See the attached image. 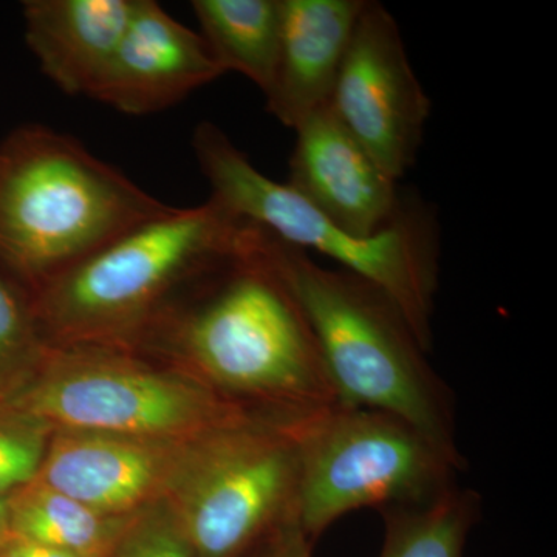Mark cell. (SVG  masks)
<instances>
[{
  "label": "cell",
  "mask_w": 557,
  "mask_h": 557,
  "mask_svg": "<svg viewBox=\"0 0 557 557\" xmlns=\"http://www.w3.org/2000/svg\"><path fill=\"white\" fill-rule=\"evenodd\" d=\"M185 289V288H183ZM178 293L135 351L156 350L222 397L292 423L339 405L317 338L256 225L247 244Z\"/></svg>",
  "instance_id": "1"
},
{
  "label": "cell",
  "mask_w": 557,
  "mask_h": 557,
  "mask_svg": "<svg viewBox=\"0 0 557 557\" xmlns=\"http://www.w3.org/2000/svg\"><path fill=\"white\" fill-rule=\"evenodd\" d=\"M263 247L309 321L341 405L401 418L467 468L453 391L397 304L366 278L325 269L267 230Z\"/></svg>",
  "instance_id": "2"
},
{
  "label": "cell",
  "mask_w": 557,
  "mask_h": 557,
  "mask_svg": "<svg viewBox=\"0 0 557 557\" xmlns=\"http://www.w3.org/2000/svg\"><path fill=\"white\" fill-rule=\"evenodd\" d=\"M255 223L218 200L139 223L35 293L51 346L134 350L171 300L234 252Z\"/></svg>",
  "instance_id": "3"
},
{
  "label": "cell",
  "mask_w": 557,
  "mask_h": 557,
  "mask_svg": "<svg viewBox=\"0 0 557 557\" xmlns=\"http://www.w3.org/2000/svg\"><path fill=\"white\" fill-rule=\"evenodd\" d=\"M171 209L61 132L33 124L0 143V267L33 295Z\"/></svg>",
  "instance_id": "4"
},
{
  "label": "cell",
  "mask_w": 557,
  "mask_h": 557,
  "mask_svg": "<svg viewBox=\"0 0 557 557\" xmlns=\"http://www.w3.org/2000/svg\"><path fill=\"white\" fill-rule=\"evenodd\" d=\"M193 149L211 186V199L278 240L327 256L379 287L397 304L421 346L431 351L438 240L426 212L406 205L386 231L361 239L330 222L287 183L263 175L214 123L203 121L196 127Z\"/></svg>",
  "instance_id": "5"
},
{
  "label": "cell",
  "mask_w": 557,
  "mask_h": 557,
  "mask_svg": "<svg viewBox=\"0 0 557 557\" xmlns=\"http://www.w3.org/2000/svg\"><path fill=\"white\" fill-rule=\"evenodd\" d=\"M11 405L53 429L190 440L263 417L222 397L175 366L127 348L51 346Z\"/></svg>",
  "instance_id": "6"
},
{
  "label": "cell",
  "mask_w": 557,
  "mask_h": 557,
  "mask_svg": "<svg viewBox=\"0 0 557 557\" xmlns=\"http://www.w3.org/2000/svg\"><path fill=\"white\" fill-rule=\"evenodd\" d=\"M289 429L298 449V523L313 544L348 512L435 500L465 471L408 421L381 410L339 403Z\"/></svg>",
  "instance_id": "7"
},
{
  "label": "cell",
  "mask_w": 557,
  "mask_h": 557,
  "mask_svg": "<svg viewBox=\"0 0 557 557\" xmlns=\"http://www.w3.org/2000/svg\"><path fill=\"white\" fill-rule=\"evenodd\" d=\"M289 423L255 417L190 440L164 500L196 557H248L298 518Z\"/></svg>",
  "instance_id": "8"
},
{
  "label": "cell",
  "mask_w": 557,
  "mask_h": 557,
  "mask_svg": "<svg viewBox=\"0 0 557 557\" xmlns=\"http://www.w3.org/2000/svg\"><path fill=\"white\" fill-rule=\"evenodd\" d=\"M335 115L395 182L413 166L431 115L391 11L368 0L330 100Z\"/></svg>",
  "instance_id": "9"
},
{
  "label": "cell",
  "mask_w": 557,
  "mask_h": 557,
  "mask_svg": "<svg viewBox=\"0 0 557 557\" xmlns=\"http://www.w3.org/2000/svg\"><path fill=\"white\" fill-rule=\"evenodd\" d=\"M190 440L54 429L35 480L106 515L132 516L166 496Z\"/></svg>",
  "instance_id": "10"
},
{
  "label": "cell",
  "mask_w": 557,
  "mask_h": 557,
  "mask_svg": "<svg viewBox=\"0 0 557 557\" xmlns=\"http://www.w3.org/2000/svg\"><path fill=\"white\" fill-rule=\"evenodd\" d=\"M287 185L338 228L368 239L397 222L406 205L397 183L325 106L302 121Z\"/></svg>",
  "instance_id": "11"
},
{
  "label": "cell",
  "mask_w": 557,
  "mask_h": 557,
  "mask_svg": "<svg viewBox=\"0 0 557 557\" xmlns=\"http://www.w3.org/2000/svg\"><path fill=\"white\" fill-rule=\"evenodd\" d=\"M223 75L200 33L156 0H135L127 30L91 98L127 115H150Z\"/></svg>",
  "instance_id": "12"
},
{
  "label": "cell",
  "mask_w": 557,
  "mask_h": 557,
  "mask_svg": "<svg viewBox=\"0 0 557 557\" xmlns=\"http://www.w3.org/2000/svg\"><path fill=\"white\" fill-rule=\"evenodd\" d=\"M368 0H282L276 69L267 109L293 131L332 100L341 65Z\"/></svg>",
  "instance_id": "13"
},
{
  "label": "cell",
  "mask_w": 557,
  "mask_h": 557,
  "mask_svg": "<svg viewBox=\"0 0 557 557\" xmlns=\"http://www.w3.org/2000/svg\"><path fill=\"white\" fill-rule=\"evenodd\" d=\"M135 0H28L25 39L65 95L94 97L129 25Z\"/></svg>",
  "instance_id": "14"
},
{
  "label": "cell",
  "mask_w": 557,
  "mask_h": 557,
  "mask_svg": "<svg viewBox=\"0 0 557 557\" xmlns=\"http://www.w3.org/2000/svg\"><path fill=\"white\" fill-rule=\"evenodd\" d=\"M194 13L223 72H237L263 95L276 69L282 0H194Z\"/></svg>",
  "instance_id": "15"
},
{
  "label": "cell",
  "mask_w": 557,
  "mask_h": 557,
  "mask_svg": "<svg viewBox=\"0 0 557 557\" xmlns=\"http://www.w3.org/2000/svg\"><path fill=\"white\" fill-rule=\"evenodd\" d=\"M135 515H106L38 480L10 496V525L14 539L79 557H108Z\"/></svg>",
  "instance_id": "16"
},
{
  "label": "cell",
  "mask_w": 557,
  "mask_h": 557,
  "mask_svg": "<svg viewBox=\"0 0 557 557\" xmlns=\"http://www.w3.org/2000/svg\"><path fill=\"white\" fill-rule=\"evenodd\" d=\"M480 508L479 494L457 485L428 504L384 509L386 537L381 557H465Z\"/></svg>",
  "instance_id": "17"
},
{
  "label": "cell",
  "mask_w": 557,
  "mask_h": 557,
  "mask_svg": "<svg viewBox=\"0 0 557 557\" xmlns=\"http://www.w3.org/2000/svg\"><path fill=\"white\" fill-rule=\"evenodd\" d=\"M50 347L35 296L0 267V403L11 401L30 383Z\"/></svg>",
  "instance_id": "18"
},
{
  "label": "cell",
  "mask_w": 557,
  "mask_h": 557,
  "mask_svg": "<svg viewBox=\"0 0 557 557\" xmlns=\"http://www.w3.org/2000/svg\"><path fill=\"white\" fill-rule=\"evenodd\" d=\"M53 432L42 418L0 403V497L11 496L36 479Z\"/></svg>",
  "instance_id": "19"
},
{
  "label": "cell",
  "mask_w": 557,
  "mask_h": 557,
  "mask_svg": "<svg viewBox=\"0 0 557 557\" xmlns=\"http://www.w3.org/2000/svg\"><path fill=\"white\" fill-rule=\"evenodd\" d=\"M108 557H196L164 498L132 518Z\"/></svg>",
  "instance_id": "20"
},
{
  "label": "cell",
  "mask_w": 557,
  "mask_h": 557,
  "mask_svg": "<svg viewBox=\"0 0 557 557\" xmlns=\"http://www.w3.org/2000/svg\"><path fill=\"white\" fill-rule=\"evenodd\" d=\"M313 545L300 530L298 518H295L285 523L274 536L271 557H311Z\"/></svg>",
  "instance_id": "21"
},
{
  "label": "cell",
  "mask_w": 557,
  "mask_h": 557,
  "mask_svg": "<svg viewBox=\"0 0 557 557\" xmlns=\"http://www.w3.org/2000/svg\"><path fill=\"white\" fill-rule=\"evenodd\" d=\"M0 557H79L62 549L46 547L35 542L11 539L10 544L0 553Z\"/></svg>",
  "instance_id": "22"
},
{
  "label": "cell",
  "mask_w": 557,
  "mask_h": 557,
  "mask_svg": "<svg viewBox=\"0 0 557 557\" xmlns=\"http://www.w3.org/2000/svg\"><path fill=\"white\" fill-rule=\"evenodd\" d=\"M11 539L10 496L0 497V553L10 544Z\"/></svg>",
  "instance_id": "23"
},
{
  "label": "cell",
  "mask_w": 557,
  "mask_h": 557,
  "mask_svg": "<svg viewBox=\"0 0 557 557\" xmlns=\"http://www.w3.org/2000/svg\"><path fill=\"white\" fill-rule=\"evenodd\" d=\"M273 539H271V542H269L265 547L259 548L258 552L252 553V555H249L248 557H271V553H273V549H271Z\"/></svg>",
  "instance_id": "24"
}]
</instances>
